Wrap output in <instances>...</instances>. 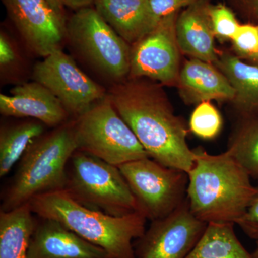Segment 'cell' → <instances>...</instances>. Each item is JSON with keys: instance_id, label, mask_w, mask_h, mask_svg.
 Instances as JSON below:
<instances>
[{"instance_id": "cell-1", "label": "cell", "mask_w": 258, "mask_h": 258, "mask_svg": "<svg viewBox=\"0 0 258 258\" xmlns=\"http://www.w3.org/2000/svg\"><path fill=\"white\" fill-rule=\"evenodd\" d=\"M161 85L147 79H128L116 83L107 95L149 157L188 173L195 156L186 139L189 130Z\"/></svg>"}, {"instance_id": "cell-2", "label": "cell", "mask_w": 258, "mask_h": 258, "mask_svg": "<svg viewBox=\"0 0 258 258\" xmlns=\"http://www.w3.org/2000/svg\"><path fill=\"white\" fill-rule=\"evenodd\" d=\"M195 162L187 173L190 210L205 223L232 222L243 216L258 188L235 158L226 152L210 154L194 149Z\"/></svg>"}, {"instance_id": "cell-3", "label": "cell", "mask_w": 258, "mask_h": 258, "mask_svg": "<svg viewBox=\"0 0 258 258\" xmlns=\"http://www.w3.org/2000/svg\"><path fill=\"white\" fill-rule=\"evenodd\" d=\"M29 205L33 213L59 222L111 258H136L133 242L146 231L147 219L142 212L114 216L85 206L66 189L42 194Z\"/></svg>"}, {"instance_id": "cell-4", "label": "cell", "mask_w": 258, "mask_h": 258, "mask_svg": "<svg viewBox=\"0 0 258 258\" xmlns=\"http://www.w3.org/2000/svg\"><path fill=\"white\" fill-rule=\"evenodd\" d=\"M76 151L74 123L60 125L36 139L20 159L1 210L9 211L42 194L66 189L67 164Z\"/></svg>"}, {"instance_id": "cell-5", "label": "cell", "mask_w": 258, "mask_h": 258, "mask_svg": "<svg viewBox=\"0 0 258 258\" xmlns=\"http://www.w3.org/2000/svg\"><path fill=\"white\" fill-rule=\"evenodd\" d=\"M70 161L66 189L75 200L114 216L141 212L118 166L81 151H76Z\"/></svg>"}, {"instance_id": "cell-6", "label": "cell", "mask_w": 258, "mask_h": 258, "mask_svg": "<svg viewBox=\"0 0 258 258\" xmlns=\"http://www.w3.org/2000/svg\"><path fill=\"white\" fill-rule=\"evenodd\" d=\"M78 151L115 166L149 157L108 95L74 122Z\"/></svg>"}, {"instance_id": "cell-7", "label": "cell", "mask_w": 258, "mask_h": 258, "mask_svg": "<svg viewBox=\"0 0 258 258\" xmlns=\"http://www.w3.org/2000/svg\"><path fill=\"white\" fill-rule=\"evenodd\" d=\"M66 37L102 74L118 83L128 79L131 45L95 8L88 7L76 10L66 23Z\"/></svg>"}, {"instance_id": "cell-8", "label": "cell", "mask_w": 258, "mask_h": 258, "mask_svg": "<svg viewBox=\"0 0 258 258\" xmlns=\"http://www.w3.org/2000/svg\"><path fill=\"white\" fill-rule=\"evenodd\" d=\"M141 212L151 221L172 213L186 199L188 174L150 157L118 166Z\"/></svg>"}, {"instance_id": "cell-9", "label": "cell", "mask_w": 258, "mask_h": 258, "mask_svg": "<svg viewBox=\"0 0 258 258\" xmlns=\"http://www.w3.org/2000/svg\"><path fill=\"white\" fill-rule=\"evenodd\" d=\"M32 79L47 88L69 114L77 117L107 96L104 88L84 74L62 49L37 62Z\"/></svg>"}, {"instance_id": "cell-10", "label": "cell", "mask_w": 258, "mask_h": 258, "mask_svg": "<svg viewBox=\"0 0 258 258\" xmlns=\"http://www.w3.org/2000/svg\"><path fill=\"white\" fill-rule=\"evenodd\" d=\"M178 12L161 19L157 26L131 45L128 79H147L176 86L180 52L176 35Z\"/></svg>"}, {"instance_id": "cell-11", "label": "cell", "mask_w": 258, "mask_h": 258, "mask_svg": "<svg viewBox=\"0 0 258 258\" xmlns=\"http://www.w3.org/2000/svg\"><path fill=\"white\" fill-rule=\"evenodd\" d=\"M207 224L190 210L187 198L172 213L152 221L137 240L136 258H186L203 235Z\"/></svg>"}, {"instance_id": "cell-12", "label": "cell", "mask_w": 258, "mask_h": 258, "mask_svg": "<svg viewBox=\"0 0 258 258\" xmlns=\"http://www.w3.org/2000/svg\"><path fill=\"white\" fill-rule=\"evenodd\" d=\"M8 18L24 43L35 55L45 57L61 49L66 22L47 0H2Z\"/></svg>"}, {"instance_id": "cell-13", "label": "cell", "mask_w": 258, "mask_h": 258, "mask_svg": "<svg viewBox=\"0 0 258 258\" xmlns=\"http://www.w3.org/2000/svg\"><path fill=\"white\" fill-rule=\"evenodd\" d=\"M0 113L6 116L32 118L48 126L62 124L69 113L52 93L36 81L18 85L10 95H0Z\"/></svg>"}, {"instance_id": "cell-14", "label": "cell", "mask_w": 258, "mask_h": 258, "mask_svg": "<svg viewBox=\"0 0 258 258\" xmlns=\"http://www.w3.org/2000/svg\"><path fill=\"white\" fill-rule=\"evenodd\" d=\"M28 258H111L104 249L52 220L36 225Z\"/></svg>"}, {"instance_id": "cell-15", "label": "cell", "mask_w": 258, "mask_h": 258, "mask_svg": "<svg viewBox=\"0 0 258 258\" xmlns=\"http://www.w3.org/2000/svg\"><path fill=\"white\" fill-rule=\"evenodd\" d=\"M176 86L187 104L205 101H233L235 90L225 75L210 62L191 58L182 66Z\"/></svg>"}, {"instance_id": "cell-16", "label": "cell", "mask_w": 258, "mask_h": 258, "mask_svg": "<svg viewBox=\"0 0 258 258\" xmlns=\"http://www.w3.org/2000/svg\"><path fill=\"white\" fill-rule=\"evenodd\" d=\"M208 0H199L178 15L176 35L181 53L215 64L219 54L210 16Z\"/></svg>"}, {"instance_id": "cell-17", "label": "cell", "mask_w": 258, "mask_h": 258, "mask_svg": "<svg viewBox=\"0 0 258 258\" xmlns=\"http://www.w3.org/2000/svg\"><path fill=\"white\" fill-rule=\"evenodd\" d=\"M93 4L105 21L130 45L152 30L149 0H94Z\"/></svg>"}, {"instance_id": "cell-18", "label": "cell", "mask_w": 258, "mask_h": 258, "mask_svg": "<svg viewBox=\"0 0 258 258\" xmlns=\"http://www.w3.org/2000/svg\"><path fill=\"white\" fill-rule=\"evenodd\" d=\"M214 64L235 90L232 103L242 117L258 115V66L246 63L228 52L219 55Z\"/></svg>"}, {"instance_id": "cell-19", "label": "cell", "mask_w": 258, "mask_h": 258, "mask_svg": "<svg viewBox=\"0 0 258 258\" xmlns=\"http://www.w3.org/2000/svg\"><path fill=\"white\" fill-rule=\"evenodd\" d=\"M29 203L0 212V258H28L36 223Z\"/></svg>"}, {"instance_id": "cell-20", "label": "cell", "mask_w": 258, "mask_h": 258, "mask_svg": "<svg viewBox=\"0 0 258 258\" xmlns=\"http://www.w3.org/2000/svg\"><path fill=\"white\" fill-rule=\"evenodd\" d=\"M232 222H209L186 258H253L236 235Z\"/></svg>"}, {"instance_id": "cell-21", "label": "cell", "mask_w": 258, "mask_h": 258, "mask_svg": "<svg viewBox=\"0 0 258 258\" xmlns=\"http://www.w3.org/2000/svg\"><path fill=\"white\" fill-rule=\"evenodd\" d=\"M45 131L40 121L23 122L5 127L0 132V176L9 174L15 164L23 157L27 149Z\"/></svg>"}, {"instance_id": "cell-22", "label": "cell", "mask_w": 258, "mask_h": 258, "mask_svg": "<svg viewBox=\"0 0 258 258\" xmlns=\"http://www.w3.org/2000/svg\"><path fill=\"white\" fill-rule=\"evenodd\" d=\"M227 152L258 181V115L242 117L229 142Z\"/></svg>"}, {"instance_id": "cell-23", "label": "cell", "mask_w": 258, "mask_h": 258, "mask_svg": "<svg viewBox=\"0 0 258 258\" xmlns=\"http://www.w3.org/2000/svg\"><path fill=\"white\" fill-rule=\"evenodd\" d=\"M222 115L211 101L199 103L191 113L189 130L199 138L212 139L221 132Z\"/></svg>"}, {"instance_id": "cell-24", "label": "cell", "mask_w": 258, "mask_h": 258, "mask_svg": "<svg viewBox=\"0 0 258 258\" xmlns=\"http://www.w3.org/2000/svg\"><path fill=\"white\" fill-rule=\"evenodd\" d=\"M210 16L215 37L222 40L235 37L240 24L232 10L224 5H211Z\"/></svg>"}, {"instance_id": "cell-25", "label": "cell", "mask_w": 258, "mask_h": 258, "mask_svg": "<svg viewBox=\"0 0 258 258\" xmlns=\"http://www.w3.org/2000/svg\"><path fill=\"white\" fill-rule=\"evenodd\" d=\"M232 41L237 57L254 64L258 58V24L240 25Z\"/></svg>"}, {"instance_id": "cell-26", "label": "cell", "mask_w": 258, "mask_h": 258, "mask_svg": "<svg viewBox=\"0 0 258 258\" xmlns=\"http://www.w3.org/2000/svg\"><path fill=\"white\" fill-rule=\"evenodd\" d=\"M199 0H149V20L153 30L161 19L187 8Z\"/></svg>"}, {"instance_id": "cell-27", "label": "cell", "mask_w": 258, "mask_h": 258, "mask_svg": "<svg viewBox=\"0 0 258 258\" xmlns=\"http://www.w3.org/2000/svg\"><path fill=\"white\" fill-rule=\"evenodd\" d=\"M236 225L240 226L249 237L258 242V192Z\"/></svg>"}, {"instance_id": "cell-28", "label": "cell", "mask_w": 258, "mask_h": 258, "mask_svg": "<svg viewBox=\"0 0 258 258\" xmlns=\"http://www.w3.org/2000/svg\"><path fill=\"white\" fill-rule=\"evenodd\" d=\"M17 58L16 51L9 37L1 32L0 35V66L2 69L13 64Z\"/></svg>"}, {"instance_id": "cell-29", "label": "cell", "mask_w": 258, "mask_h": 258, "mask_svg": "<svg viewBox=\"0 0 258 258\" xmlns=\"http://www.w3.org/2000/svg\"><path fill=\"white\" fill-rule=\"evenodd\" d=\"M245 14L258 20V0H234Z\"/></svg>"}, {"instance_id": "cell-30", "label": "cell", "mask_w": 258, "mask_h": 258, "mask_svg": "<svg viewBox=\"0 0 258 258\" xmlns=\"http://www.w3.org/2000/svg\"><path fill=\"white\" fill-rule=\"evenodd\" d=\"M64 6L76 10L88 8L94 3V0H63Z\"/></svg>"}, {"instance_id": "cell-31", "label": "cell", "mask_w": 258, "mask_h": 258, "mask_svg": "<svg viewBox=\"0 0 258 258\" xmlns=\"http://www.w3.org/2000/svg\"><path fill=\"white\" fill-rule=\"evenodd\" d=\"M54 10L64 18V9L63 0H47Z\"/></svg>"}, {"instance_id": "cell-32", "label": "cell", "mask_w": 258, "mask_h": 258, "mask_svg": "<svg viewBox=\"0 0 258 258\" xmlns=\"http://www.w3.org/2000/svg\"><path fill=\"white\" fill-rule=\"evenodd\" d=\"M252 257L253 258H258V242H257V245H256L255 249L252 252Z\"/></svg>"}, {"instance_id": "cell-33", "label": "cell", "mask_w": 258, "mask_h": 258, "mask_svg": "<svg viewBox=\"0 0 258 258\" xmlns=\"http://www.w3.org/2000/svg\"><path fill=\"white\" fill-rule=\"evenodd\" d=\"M254 64H255V66H258V58H257V60H256V62H254Z\"/></svg>"}]
</instances>
